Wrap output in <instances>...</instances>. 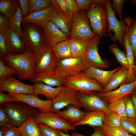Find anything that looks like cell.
Returning a JSON list of instances; mask_svg holds the SVG:
<instances>
[{
  "instance_id": "1",
  "label": "cell",
  "mask_w": 136,
  "mask_h": 136,
  "mask_svg": "<svg viewBox=\"0 0 136 136\" xmlns=\"http://www.w3.org/2000/svg\"><path fill=\"white\" fill-rule=\"evenodd\" d=\"M35 55L33 52L27 50L19 55L9 54L2 59L5 65L16 71V75L19 80H31L35 73Z\"/></svg>"
},
{
  "instance_id": "2",
  "label": "cell",
  "mask_w": 136,
  "mask_h": 136,
  "mask_svg": "<svg viewBox=\"0 0 136 136\" xmlns=\"http://www.w3.org/2000/svg\"><path fill=\"white\" fill-rule=\"evenodd\" d=\"M8 124L19 127L28 119L34 118L38 110L23 102L15 101L3 104Z\"/></svg>"
},
{
  "instance_id": "3",
  "label": "cell",
  "mask_w": 136,
  "mask_h": 136,
  "mask_svg": "<svg viewBox=\"0 0 136 136\" xmlns=\"http://www.w3.org/2000/svg\"><path fill=\"white\" fill-rule=\"evenodd\" d=\"M21 27L22 38L27 50L35 54L47 45L41 26L34 23H27L23 24Z\"/></svg>"
},
{
  "instance_id": "4",
  "label": "cell",
  "mask_w": 136,
  "mask_h": 136,
  "mask_svg": "<svg viewBox=\"0 0 136 136\" xmlns=\"http://www.w3.org/2000/svg\"><path fill=\"white\" fill-rule=\"evenodd\" d=\"M105 7L107 15L108 27L107 34L110 39L114 42H118L125 50V39L126 36L127 27L123 20H118L111 6V2L106 0Z\"/></svg>"
},
{
  "instance_id": "5",
  "label": "cell",
  "mask_w": 136,
  "mask_h": 136,
  "mask_svg": "<svg viewBox=\"0 0 136 136\" xmlns=\"http://www.w3.org/2000/svg\"><path fill=\"white\" fill-rule=\"evenodd\" d=\"M90 27L96 35L101 39L107 34L108 27L107 15L105 6L92 4L86 11Z\"/></svg>"
},
{
  "instance_id": "6",
  "label": "cell",
  "mask_w": 136,
  "mask_h": 136,
  "mask_svg": "<svg viewBox=\"0 0 136 136\" xmlns=\"http://www.w3.org/2000/svg\"><path fill=\"white\" fill-rule=\"evenodd\" d=\"M63 86L78 91L100 92L104 89L97 81L83 71L65 78Z\"/></svg>"
},
{
  "instance_id": "7",
  "label": "cell",
  "mask_w": 136,
  "mask_h": 136,
  "mask_svg": "<svg viewBox=\"0 0 136 136\" xmlns=\"http://www.w3.org/2000/svg\"><path fill=\"white\" fill-rule=\"evenodd\" d=\"M96 36L90 27L86 11L80 10L73 16L70 39H92Z\"/></svg>"
},
{
  "instance_id": "8",
  "label": "cell",
  "mask_w": 136,
  "mask_h": 136,
  "mask_svg": "<svg viewBox=\"0 0 136 136\" xmlns=\"http://www.w3.org/2000/svg\"><path fill=\"white\" fill-rule=\"evenodd\" d=\"M89 67L82 57L56 59L54 69L63 78L73 76L83 71Z\"/></svg>"
},
{
  "instance_id": "9",
  "label": "cell",
  "mask_w": 136,
  "mask_h": 136,
  "mask_svg": "<svg viewBox=\"0 0 136 136\" xmlns=\"http://www.w3.org/2000/svg\"><path fill=\"white\" fill-rule=\"evenodd\" d=\"M34 118L38 123L43 124L51 128L60 130L68 133L69 130L75 131V126L61 117L57 113L37 112Z\"/></svg>"
},
{
  "instance_id": "10",
  "label": "cell",
  "mask_w": 136,
  "mask_h": 136,
  "mask_svg": "<svg viewBox=\"0 0 136 136\" xmlns=\"http://www.w3.org/2000/svg\"><path fill=\"white\" fill-rule=\"evenodd\" d=\"M95 91H78L77 98L86 112L101 110L106 112L108 111V104L98 95Z\"/></svg>"
},
{
  "instance_id": "11",
  "label": "cell",
  "mask_w": 136,
  "mask_h": 136,
  "mask_svg": "<svg viewBox=\"0 0 136 136\" xmlns=\"http://www.w3.org/2000/svg\"><path fill=\"white\" fill-rule=\"evenodd\" d=\"M101 39L97 35L91 39L82 57L89 68L92 67L104 70L109 67L108 63L101 59L98 52V46L100 43Z\"/></svg>"
},
{
  "instance_id": "12",
  "label": "cell",
  "mask_w": 136,
  "mask_h": 136,
  "mask_svg": "<svg viewBox=\"0 0 136 136\" xmlns=\"http://www.w3.org/2000/svg\"><path fill=\"white\" fill-rule=\"evenodd\" d=\"M78 91L65 86L57 96L52 101V112L56 113L70 105L74 106L80 109L82 107L76 98Z\"/></svg>"
},
{
  "instance_id": "13",
  "label": "cell",
  "mask_w": 136,
  "mask_h": 136,
  "mask_svg": "<svg viewBox=\"0 0 136 136\" xmlns=\"http://www.w3.org/2000/svg\"><path fill=\"white\" fill-rule=\"evenodd\" d=\"M56 60L52 48L47 45L35 54V73L54 68Z\"/></svg>"
},
{
  "instance_id": "14",
  "label": "cell",
  "mask_w": 136,
  "mask_h": 136,
  "mask_svg": "<svg viewBox=\"0 0 136 136\" xmlns=\"http://www.w3.org/2000/svg\"><path fill=\"white\" fill-rule=\"evenodd\" d=\"M7 94L15 101L23 102L37 109L39 112L47 113L52 112V101L41 99L34 94H16L8 93Z\"/></svg>"
},
{
  "instance_id": "15",
  "label": "cell",
  "mask_w": 136,
  "mask_h": 136,
  "mask_svg": "<svg viewBox=\"0 0 136 136\" xmlns=\"http://www.w3.org/2000/svg\"><path fill=\"white\" fill-rule=\"evenodd\" d=\"M41 27L47 45L48 46L52 48L59 42L70 39L69 36L62 31L51 21L47 22Z\"/></svg>"
},
{
  "instance_id": "16",
  "label": "cell",
  "mask_w": 136,
  "mask_h": 136,
  "mask_svg": "<svg viewBox=\"0 0 136 136\" xmlns=\"http://www.w3.org/2000/svg\"><path fill=\"white\" fill-rule=\"evenodd\" d=\"M136 80V76L132 72L121 66L113 74L107 86L100 92L111 91L117 89L121 85L131 83Z\"/></svg>"
},
{
  "instance_id": "17",
  "label": "cell",
  "mask_w": 136,
  "mask_h": 136,
  "mask_svg": "<svg viewBox=\"0 0 136 136\" xmlns=\"http://www.w3.org/2000/svg\"><path fill=\"white\" fill-rule=\"evenodd\" d=\"M0 91L16 94H34L32 85L19 81L13 75L0 83Z\"/></svg>"
},
{
  "instance_id": "18",
  "label": "cell",
  "mask_w": 136,
  "mask_h": 136,
  "mask_svg": "<svg viewBox=\"0 0 136 136\" xmlns=\"http://www.w3.org/2000/svg\"><path fill=\"white\" fill-rule=\"evenodd\" d=\"M136 86V80L131 83L122 84L119 88L111 91L98 92L97 94L108 105L126 95L133 93Z\"/></svg>"
},
{
  "instance_id": "19",
  "label": "cell",
  "mask_w": 136,
  "mask_h": 136,
  "mask_svg": "<svg viewBox=\"0 0 136 136\" xmlns=\"http://www.w3.org/2000/svg\"><path fill=\"white\" fill-rule=\"evenodd\" d=\"M31 83L41 82L52 87L63 86L64 78L58 74L54 68L35 73Z\"/></svg>"
},
{
  "instance_id": "20",
  "label": "cell",
  "mask_w": 136,
  "mask_h": 136,
  "mask_svg": "<svg viewBox=\"0 0 136 136\" xmlns=\"http://www.w3.org/2000/svg\"><path fill=\"white\" fill-rule=\"evenodd\" d=\"M2 34L6 40L10 54L17 55L26 51L22 37L15 31L9 28L6 32Z\"/></svg>"
},
{
  "instance_id": "21",
  "label": "cell",
  "mask_w": 136,
  "mask_h": 136,
  "mask_svg": "<svg viewBox=\"0 0 136 136\" xmlns=\"http://www.w3.org/2000/svg\"><path fill=\"white\" fill-rule=\"evenodd\" d=\"M55 11L54 6L43 10L34 12L27 16L23 18V24L32 23L41 26L47 22L50 21Z\"/></svg>"
},
{
  "instance_id": "22",
  "label": "cell",
  "mask_w": 136,
  "mask_h": 136,
  "mask_svg": "<svg viewBox=\"0 0 136 136\" xmlns=\"http://www.w3.org/2000/svg\"><path fill=\"white\" fill-rule=\"evenodd\" d=\"M55 8V11L50 21L53 22L62 31L70 36L72 26V19L60 9L55 0H51Z\"/></svg>"
},
{
  "instance_id": "23",
  "label": "cell",
  "mask_w": 136,
  "mask_h": 136,
  "mask_svg": "<svg viewBox=\"0 0 136 136\" xmlns=\"http://www.w3.org/2000/svg\"><path fill=\"white\" fill-rule=\"evenodd\" d=\"M120 67L119 66L111 70L105 71L91 67L83 71L97 81L104 89L109 83L113 74L118 70Z\"/></svg>"
},
{
  "instance_id": "24",
  "label": "cell",
  "mask_w": 136,
  "mask_h": 136,
  "mask_svg": "<svg viewBox=\"0 0 136 136\" xmlns=\"http://www.w3.org/2000/svg\"><path fill=\"white\" fill-rule=\"evenodd\" d=\"M34 94L37 96L39 94L44 95L47 100L52 101L61 91L65 87L62 86L54 88L41 82L33 83Z\"/></svg>"
},
{
  "instance_id": "25",
  "label": "cell",
  "mask_w": 136,
  "mask_h": 136,
  "mask_svg": "<svg viewBox=\"0 0 136 136\" xmlns=\"http://www.w3.org/2000/svg\"><path fill=\"white\" fill-rule=\"evenodd\" d=\"M106 112L101 110L86 112L82 119L73 126L87 125L92 127H101L103 126L104 118Z\"/></svg>"
},
{
  "instance_id": "26",
  "label": "cell",
  "mask_w": 136,
  "mask_h": 136,
  "mask_svg": "<svg viewBox=\"0 0 136 136\" xmlns=\"http://www.w3.org/2000/svg\"><path fill=\"white\" fill-rule=\"evenodd\" d=\"M86 112L82 111L78 107L70 105L63 111L56 113L63 119L73 125L80 121L85 116Z\"/></svg>"
},
{
  "instance_id": "27",
  "label": "cell",
  "mask_w": 136,
  "mask_h": 136,
  "mask_svg": "<svg viewBox=\"0 0 136 136\" xmlns=\"http://www.w3.org/2000/svg\"><path fill=\"white\" fill-rule=\"evenodd\" d=\"M123 19L127 27L126 36L132 49L136 62V15L133 18L127 17Z\"/></svg>"
},
{
  "instance_id": "28",
  "label": "cell",
  "mask_w": 136,
  "mask_h": 136,
  "mask_svg": "<svg viewBox=\"0 0 136 136\" xmlns=\"http://www.w3.org/2000/svg\"><path fill=\"white\" fill-rule=\"evenodd\" d=\"M21 136H42L34 118L28 119L18 127Z\"/></svg>"
},
{
  "instance_id": "29",
  "label": "cell",
  "mask_w": 136,
  "mask_h": 136,
  "mask_svg": "<svg viewBox=\"0 0 136 136\" xmlns=\"http://www.w3.org/2000/svg\"><path fill=\"white\" fill-rule=\"evenodd\" d=\"M91 40L70 39L72 57H82Z\"/></svg>"
},
{
  "instance_id": "30",
  "label": "cell",
  "mask_w": 136,
  "mask_h": 136,
  "mask_svg": "<svg viewBox=\"0 0 136 136\" xmlns=\"http://www.w3.org/2000/svg\"><path fill=\"white\" fill-rule=\"evenodd\" d=\"M52 48L57 59H62L72 57L70 39L57 43Z\"/></svg>"
},
{
  "instance_id": "31",
  "label": "cell",
  "mask_w": 136,
  "mask_h": 136,
  "mask_svg": "<svg viewBox=\"0 0 136 136\" xmlns=\"http://www.w3.org/2000/svg\"><path fill=\"white\" fill-rule=\"evenodd\" d=\"M20 5L19 0H0V12L9 19L13 16Z\"/></svg>"
},
{
  "instance_id": "32",
  "label": "cell",
  "mask_w": 136,
  "mask_h": 136,
  "mask_svg": "<svg viewBox=\"0 0 136 136\" xmlns=\"http://www.w3.org/2000/svg\"><path fill=\"white\" fill-rule=\"evenodd\" d=\"M22 15L20 5L13 16L9 18V27L21 37L22 36L21 25L22 20Z\"/></svg>"
},
{
  "instance_id": "33",
  "label": "cell",
  "mask_w": 136,
  "mask_h": 136,
  "mask_svg": "<svg viewBox=\"0 0 136 136\" xmlns=\"http://www.w3.org/2000/svg\"><path fill=\"white\" fill-rule=\"evenodd\" d=\"M109 50L114 55L117 60L121 66L127 68L133 72L126 55L116 45L114 44L110 46Z\"/></svg>"
},
{
  "instance_id": "34",
  "label": "cell",
  "mask_w": 136,
  "mask_h": 136,
  "mask_svg": "<svg viewBox=\"0 0 136 136\" xmlns=\"http://www.w3.org/2000/svg\"><path fill=\"white\" fill-rule=\"evenodd\" d=\"M99 128L105 136H128L129 134L121 125L118 126H103Z\"/></svg>"
},
{
  "instance_id": "35",
  "label": "cell",
  "mask_w": 136,
  "mask_h": 136,
  "mask_svg": "<svg viewBox=\"0 0 136 136\" xmlns=\"http://www.w3.org/2000/svg\"><path fill=\"white\" fill-rule=\"evenodd\" d=\"M121 117L118 114L109 110L105 114L103 122V126H120L121 125Z\"/></svg>"
},
{
  "instance_id": "36",
  "label": "cell",
  "mask_w": 136,
  "mask_h": 136,
  "mask_svg": "<svg viewBox=\"0 0 136 136\" xmlns=\"http://www.w3.org/2000/svg\"><path fill=\"white\" fill-rule=\"evenodd\" d=\"M109 110L114 112L121 117H127L123 97L108 104Z\"/></svg>"
},
{
  "instance_id": "37",
  "label": "cell",
  "mask_w": 136,
  "mask_h": 136,
  "mask_svg": "<svg viewBox=\"0 0 136 136\" xmlns=\"http://www.w3.org/2000/svg\"><path fill=\"white\" fill-rule=\"evenodd\" d=\"M29 1L31 8V11L30 14L34 12L45 9L53 5L51 0H29Z\"/></svg>"
},
{
  "instance_id": "38",
  "label": "cell",
  "mask_w": 136,
  "mask_h": 136,
  "mask_svg": "<svg viewBox=\"0 0 136 136\" xmlns=\"http://www.w3.org/2000/svg\"><path fill=\"white\" fill-rule=\"evenodd\" d=\"M131 94L126 95L123 97L126 114L128 117L136 118V110Z\"/></svg>"
},
{
  "instance_id": "39",
  "label": "cell",
  "mask_w": 136,
  "mask_h": 136,
  "mask_svg": "<svg viewBox=\"0 0 136 136\" xmlns=\"http://www.w3.org/2000/svg\"><path fill=\"white\" fill-rule=\"evenodd\" d=\"M121 124L128 133L136 135V118L121 117Z\"/></svg>"
},
{
  "instance_id": "40",
  "label": "cell",
  "mask_w": 136,
  "mask_h": 136,
  "mask_svg": "<svg viewBox=\"0 0 136 136\" xmlns=\"http://www.w3.org/2000/svg\"><path fill=\"white\" fill-rule=\"evenodd\" d=\"M16 71L5 64L3 60L0 59V83L6 80L11 76L16 75Z\"/></svg>"
},
{
  "instance_id": "41",
  "label": "cell",
  "mask_w": 136,
  "mask_h": 136,
  "mask_svg": "<svg viewBox=\"0 0 136 136\" xmlns=\"http://www.w3.org/2000/svg\"><path fill=\"white\" fill-rule=\"evenodd\" d=\"M125 45L126 55L131 69L136 76V65L134 63V57L132 49L126 37L125 39Z\"/></svg>"
},
{
  "instance_id": "42",
  "label": "cell",
  "mask_w": 136,
  "mask_h": 136,
  "mask_svg": "<svg viewBox=\"0 0 136 136\" xmlns=\"http://www.w3.org/2000/svg\"><path fill=\"white\" fill-rule=\"evenodd\" d=\"M4 136H21L18 127L7 124L0 126Z\"/></svg>"
},
{
  "instance_id": "43",
  "label": "cell",
  "mask_w": 136,
  "mask_h": 136,
  "mask_svg": "<svg viewBox=\"0 0 136 136\" xmlns=\"http://www.w3.org/2000/svg\"><path fill=\"white\" fill-rule=\"evenodd\" d=\"M42 136H61L57 130L43 124L38 123Z\"/></svg>"
},
{
  "instance_id": "44",
  "label": "cell",
  "mask_w": 136,
  "mask_h": 136,
  "mask_svg": "<svg viewBox=\"0 0 136 136\" xmlns=\"http://www.w3.org/2000/svg\"><path fill=\"white\" fill-rule=\"evenodd\" d=\"M125 0H112L111 3L112 8L114 12L117 13L120 20H123L122 18L123 10Z\"/></svg>"
},
{
  "instance_id": "45",
  "label": "cell",
  "mask_w": 136,
  "mask_h": 136,
  "mask_svg": "<svg viewBox=\"0 0 136 136\" xmlns=\"http://www.w3.org/2000/svg\"><path fill=\"white\" fill-rule=\"evenodd\" d=\"M66 7L70 17L72 19L73 16L79 11L75 0H65Z\"/></svg>"
},
{
  "instance_id": "46",
  "label": "cell",
  "mask_w": 136,
  "mask_h": 136,
  "mask_svg": "<svg viewBox=\"0 0 136 136\" xmlns=\"http://www.w3.org/2000/svg\"><path fill=\"white\" fill-rule=\"evenodd\" d=\"M10 54L6 40L0 32V58L2 59Z\"/></svg>"
},
{
  "instance_id": "47",
  "label": "cell",
  "mask_w": 136,
  "mask_h": 136,
  "mask_svg": "<svg viewBox=\"0 0 136 136\" xmlns=\"http://www.w3.org/2000/svg\"><path fill=\"white\" fill-rule=\"evenodd\" d=\"M20 5L23 18L29 15L31 8L29 0H19Z\"/></svg>"
},
{
  "instance_id": "48",
  "label": "cell",
  "mask_w": 136,
  "mask_h": 136,
  "mask_svg": "<svg viewBox=\"0 0 136 136\" xmlns=\"http://www.w3.org/2000/svg\"><path fill=\"white\" fill-rule=\"evenodd\" d=\"M80 11H87L92 4H95V0H75Z\"/></svg>"
},
{
  "instance_id": "49",
  "label": "cell",
  "mask_w": 136,
  "mask_h": 136,
  "mask_svg": "<svg viewBox=\"0 0 136 136\" xmlns=\"http://www.w3.org/2000/svg\"><path fill=\"white\" fill-rule=\"evenodd\" d=\"M9 19L0 14V32L3 34L9 29Z\"/></svg>"
},
{
  "instance_id": "50",
  "label": "cell",
  "mask_w": 136,
  "mask_h": 136,
  "mask_svg": "<svg viewBox=\"0 0 136 136\" xmlns=\"http://www.w3.org/2000/svg\"><path fill=\"white\" fill-rule=\"evenodd\" d=\"M8 124V120L6 112L3 104L0 106V126Z\"/></svg>"
},
{
  "instance_id": "51",
  "label": "cell",
  "mask_w": 136,
  "mask_h": 136,
  "mask_svg": "<svg viewBox=\"0 0 136 136\" xmlns=\"http://www.w3.org/2000/svg\"><path fill=\"white\" fill-rule=\"evenodd\" d=\"M72 136H87L77 132H74L71 134ZM88 136H105L100 130L99 127H95L93 133Z\"/></svg>"
},
{
  "instance_id": "52",
  "label": "cell",
  "mask_w": 136,
  "mask_h": 136,
  "mask_svg": "<svg viewBox=\"0 0 136 136\" xmlns=\"http://www.w3.org/2000/svg\"><path fill=\"white\" fill-rule=\"evenodd\" d=\"M15 101L11 97L7 94H5L3 92L0 91V105L10 102Z\"/></svg>"
},
{
  "instance_id": "53",
  "label": "cell",
  "mask_w": 136,
  "mask_h": 136,
  "mask_svg": "<svg viewBox=\"0 0 136 136\" xmlns=\"http://www.w3.org/2000/svg\"><path fill=\"white\" fill-rule=\"evenodd\" d=\"M55 1L60 10L72 19L68 13L65 4V0H55Z\"/></svg>"
},
{
  "instance_id": "54",
  "label": "cell",
  "mask_w": 136,
  "mask_h": 136,
  "mask_svg": "<svg viewBox=\"0 0 136 136\" xmlns=\"http://www.w3.org/2000/svg\"><path fill=\"white\" fill-rule=\"evenodd\" d=\"M131 97L136 110V94L134 92L131 94Z\"/></svg>"
},
{
  "instance_id": "55",
  "label": "cell",
  "mask_w": 136,
  "mask_h": 136,
  "mask_svg": "<svg viewBox=\"0 0 136 136\" xmlns=\"http://www.w3.org/2000/svg\"><path fill=\"white\" fill-rule=\"evenodd\" d=\"M57 130L61 136H72L71 135L69 134L68 133H65L61 130Z\"/></svg>"
},
{
  "instance_id": "56",
  "label": "cell",
  "mask_w": 136,
  "mask_h": 136,
  "mask_svg": "<svg viewBox=\"0 0 136 136\" xmlns=\"http://www.w3.org/2000/svg\"><path fill=\"white\" fill-rule=\"evenodd\" d=\"M129 1L132 5L136 7V0H130Z\"/></svg>"
},
{
  "instance_id": "57",
  "label": "cell",
  "mask_w": 136,
  "mask_h": 136,
  "mask_svg": "<svg viewBox=\"0 0 136 136\" xmlns=\"http://www.w3.org/2000/svg\"><path fill=\"white\" fill-rule=\"evenodd\" d=\"M0 136H4L2 131L0 130Z\"/></svg>"
},
{
  "instance_id": "58",
  "label": "cell",
  "mask_w": 136,
  "mask_h": 136,
  "mask_svg": "<svg viewBox=\"0 0 136 136\" xmlns=\"http://www.w3.org/2000/svg\"><path fill=\"white\" fill-rule=\"evenodd\" d=\"M133 92L136 94V86L134 89Z\"/></svg>"
},
{
  "instance_id": "59",
  "label": "cell",
  "mask_w": 136,
  "mask_h": 136,
  "mask_svg": "<svg viewBox=\"0 0 136 136\" xmlns=\"http://www.w3.org/2000/svg\"><path fill=\"white\" fill-rule=\"evenodd\" d=\"M128 136H135L134 135H132L131 134H129Z\"/></svg>"
}]
</instances>
